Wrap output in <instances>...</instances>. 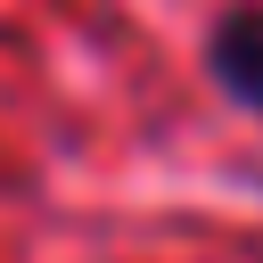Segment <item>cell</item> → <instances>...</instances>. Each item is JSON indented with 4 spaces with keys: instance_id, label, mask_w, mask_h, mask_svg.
Segmentation results:
<instances>
[{
    "instance_id": "cell-1",
    "label": "cell",
    "mask_w": 263,
    "mask_h": 263,
    "mask_svg": "<svg viewBox=\"0 0 263 263\" xmlns=\"http://www.w3.org/2000/svg\"><path fill=\"white\" fill-rule=\"evenodd\" d=\"M205 66H214V82H222L238 107H255V115H263V8L222 16V25H214V41H205Z\"/></svg>"
}]
</instances>
